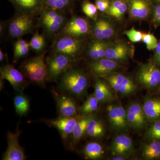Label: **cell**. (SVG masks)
Returning <instances> with one entry per match:
<instances>
[{"label":"cell","instance_id":"33","mask_svg":"<svg viewBox=\"0 0 160 160\" xmlns=\"http://www.w3.org/2000/svg\"><path fill=\"white\" fill-rule=\"evenodd\" d=\"M126 77L124 75L117 73L109 76L107 80L111 88L115 91L119 92L121 84Z\"/></svg>","mask_w":160,"mask_h":160},{"label":"cell","instance_id":"24","mask_svg":"<svg viewBox=\"0 0 160 160\" xmlns=\"http://www.w3.org/2000/svg\"><path fill=\"white\" fill-rule=\"evenodd\" d=\"M99 103V102L94 93L90 95L82 105L79 108V112L82 116L92 114V113L98 109Z\"/></svg>","mask_w":160,"mask_h":160},{"label":"cell","instance_id":"44","mask_svg":"<svg viewBox=\"0 0 160 160\" xmlns=\"http://www.w3.org/2000/svg\"><path fill=\"white\" fill-rule=\"evenodd\" d=\"M154 61L156 64L160 65V41L158 42L157 46L155 49Z\"/></svg>","mask_w":160,"mask_h":160},{"label":"cell","instance_id":"19","mask_svg":"<svg viewBox=\"0 0 160 160\" xmlns=\"http://www.w3.org/2000/svg\"><path fill=\"white\" fill-rule=\"evenodd\" d=\"M95 96L99 102H105L114 99V97L111 90L106 83L97 79L94 86Z\"/></svg>","mask_w":160,"mask_h":160},{"label":"cell","instance_id":"5","mask_svg":"<svg viewBox=\"0 0 160 160\" xmlns=\"http://www.w3.org/2000/svg\"><path fill=\"white\" fill-rule=\"evenodd\" d=\"M82 48V41L79 38L62 35L53 44L52 51L54 53L66 55L75 59Z\"/></svg>","mask_w":160,"mask_h":160},{"label":"cell","instance_id":"30","mask_svg":"<svg viewBox=\"0 0 160 160\" xmlns=\"http://www.w3.org/2000/svg\"><path fill=\"white\" fill-rule=\"evenodd\" d=\"M127 9L126 3L121 0H118L113 2L110 5L107 10L110 15L116 18H120L125 14Z\"/></svg>","mask_w":160,"mask_h":160},{"label":"cell","instance_id":"22","mask_svg":"<svg viewBox=\"0 0 160 160\" xmlns=\"http://www.w3.org/2000/svg\"><path fill=\"white\" fill-rule=\"evenodd\" d=\"M83 154L87 158L91 160L98 159L102 157L104 150L99 143L90 142L87 143L83 150Z\"/></svg>","mask_w":160,"mask_h":160},{"label":"cell","instance_id":"47","mask_svg":"<svg viewBox=\"0 0 160 160\" xmlns=\"http://www.w3.org/2000/svg\"><path fill=\"white\" fill-rule=\"evenodd\" d=\"M112 159L113 160H125V158H124V157L121 156H115V157L112 158Z\"/></svg>","mask_w":160,"mask_h":160},{"label":"cell","instance_id":"8","mask_svg":"<svg viewBox=\"0 0 160 160\" xmlns=\"http://www.w3.org/2000/svg\"><path fill=\"white\" fill-rule=\"evenodd\" d=\"M139 82L147 88L156 87L160 83V69L152 64L143 65L138 74Z\"/></svg>","mask_w":160,"mask_h":160},{"label":"cell","instance_id":"13","mask_svg":"<svg viewBox=\"0 0 160 160\" xmlns=\"http://www.w3.org/2000/svg\"><path fill=\"white\" fill-rule=\"evenodd\" d=\"M127 118L129 125L136 129H142L146 125L147 119L143 106L137 103H133L129 106Z\"/></svg>","mask_w":160,"mask_h":160},{"label":"cell","instance_id":"26","mask_svg":"<svg viewBox=\"0 0 160 160\" xmlns=\"http://www.w3.org/2000/svg\"><path fill=\"white\" fill-rule=\"evenodd\" d=\"M127 52L128 49L126 46L123 44H118L112 47L107 48L105 57L114 61L122 59L126 57Z\"/></svg>","mask_w":160,"mask_h":160},{"label":"cell","instance_id":"43","mask_svg":"<svg viewBox=\"0 0 160 160\" xmlns=\"http://www.w3.org/2000/svg\"><path fill=\"white\" fill-rule=\"evenodd\" d=\"M46 8L58 11V0H45Z\"/></svg>","mask_w":160,"mask_h":160},{"label":"cell","instance_id":"23","mask_svg":"<svg viewBox=\"0 0 160 160\" xmlns=\"http://www.w3.org/2000/svg\"><path fill=\"white\" fill-rule=\"evenodd\" d=\"M104 132L105 129L102 122L93 116L88 123L86 133L90 137L98 138L102 137Z\"/></svg>","mask_w":160,"mask_h":160},{"label":"cell","instance_id":"31","mask_svg":"<svg viewBox=\"0 0 160 160\" xmlns=\"http://www.w3.org/2000/svg\"><path fill=\"white\" fill-rule=\"evenodd\" d=\"M46 45L45 38L38 32L33 35L29 42L30 48L37 52H40L44 49Z\"/></svg>","mask_w":160,"mask_h":160},{"label":"cell","instance_id":"40","mask_svg":"<svg viewBox=\"0 0 160 160\" xmlns=\"http://www.w3.org/2000/svg\"><path fill=\"white\" fill-rule=\"evenodd\" d=\"M102 24L105 39L110 38L114 33L111 25L108 22L103 20H102Z\"/></svg>","mask_w":160,"mask_h":160},{"label":"cell","instance_id":"35","mask_svg":"<svg viewBox=\"0 0 160 160\" xmlns=\"http://www.w3.org/2000/svg\"><path fill=\"white\" fill-rule=\"evenodd\" d=\"M83 12L87 17L95 19L96 18L98 9L96 5L88 1L84 2L82 6Z\"/></svg>","mask_w":160,"mask_h":160},{"label":"cell","instance_id":"29","mask_svg":"<svg viewBox=\"0 0 160 160\" xmlns=\"http://www.w3.org/2000/svg\"><path fill=\"white\" fill-rule=\"evenodd\" d=\"M143 156L148 160L154 159L160 156V142H153L146 145L143 150Z\"/></svg>","mask_w":160,"mask_h":160},{"label":"cell","instance_id":"38","mask_svg":"<svg viewBox=\"0 0 160 160\" xmlns=\"http://www.w3.org/2000/svg\"><path fill=\"white\" fill-rule=\"evenodd\" d=\"M125 34L129 40L133 42H138L142 39L143 33L141 32L138 31L134 28L126 31Z\"/></svg>","mask_w":160,"mask_h":160},{"label":"cell","instance_id":"28","mask_svg":"<svg viewBox=\"0 0 160 160\" xmlns=\"http://www.w3.org/2000/svg\"><path fill=\"white\" fill-rule=\"evenodd\" d=\"M53 21L65 26L66 24V18L60 11L46 8L42 13L41 22L43 21Z\"/></svg>","mask_w":160,"mask_h":160},{"label":"cell","instance_id":"18","mask_svg":"<svg viewBox=\"0 0 160 160\" xmlns=\"http://www.w3.org/2000/svg\"><path fill=\"white\" fill-rule=\"evenodd\" d=\"M94 116L93 114L82 116L78 121L72 133V145H75L86 133L89 120Z\"/></svg>","mask_w":160,"mask_h":160},{"label":"cell","instance_id":"16","mask_svg":"<svg viewBox=\"0 0 160 160\" xmlns=\"http://www.w3.org/2000/svg\"><path fill=\"white\" fill-rule=\"evenodd\" d=\"M118 63L114 60L102 58L90 63L89 68L92 73L97 77L106 75L116 69Z\"/></svg>","mask_w":160,"mask_h":160},{"label":"cell","instance_id":"36","mask_svg":"<svg viewBox=\"0 0 160 160\" xmlns=\"http://www.w3.org/2000/svg\"><path fill=\"white\" fill-rule=\"evenodd\" d=\"M142 41L146 44L147 49L149 50H155L158 43L157 38L151 33H143Z\"/></svg>","mask_w":160,"mask_h":160},{"label":"cell","instance_id":"42","mask_svg":"<svg viewBox=\"0 0 160 160\" xmlns=\"http://www.w3.org/2000/svg\"><path fill=\"white\" fill-rule=\"evenodd\" d=\"M70 1V0H58V11H62L69 7L71 2Z\"/></svg>","mask_w":160,"mask_h":160},{"label":"cell","instance_id":"15","mask_svg":"<svg viewBox=\"0 0 160 160\" xmlns=\"http://www.w3.org/2000/svg\"><path fill=\"white\" fill-rule=\"evenodd\" d=\"M56 104L60 116L73 117L77 116L78 109L75 101L72 98L65 95L56 97Z\"/></svg>","mask_w":160,"mask_h":160},{"label":"cell","instance_id":"4","mask_svg":"<svg viewBox=\"0 0 160 160\" xmlns=\"http://www.w3.org/2000/svg\"><path fill=\"white\" fill-rule=\"evenodd\" d=\"M33 16L18 12L8 22V32L12 38H20L31 32L33 28Z\"/></svg>","mask_w":160,"mask_h":160},{"label":"cell","instance_id":"34","mask_svg":"<svg viewBox=\"0 0 160 160\" xmlns=\"http://www.w3.org/2000/svg\"><path fill=\"white\" fill-rule=\"evenodd\" d=\"M136 88L133 81L129 78L126 77L121 84L119 92L123 96L127 95L135 91Z\"/></svg>","mask_w":160,"mask_h":160},{"label":"cell","instance_id":"6","mask_svg":"<svg viewBox=\"0 0 160 160\" xmlns=\"http://www.w3.org/2000/svg\"><path fill=\"white\" fill-rule=\"evenodd\" d=\"M0 71L2 79L7 80L18 93H23L28 85L25 75L9 64L1 66Z\"/></svg>","mask_w":160,"mask_h":160},{"label":"cell","instance_id":"9","mask_svg":"<svg viewBox=\"0 0 160 160\" xmlns=\"http://www.w3.org/2000/svg\"><path fill=\"white\" fill-rule=\"evenodd\" d=\"M62 29V35L80 38L88 33L89 26L85 19L74 17L66 23Z\"/></svg>","mask_w":160,"mask_h":160},{"label":"cell","instance_id":"2","mask_svg":"<svg viewBox=\"0 0 160 160\" xmlns=\"http://www.w3.org/2000/svg\"><path fill=\"white\" fill-rule=\"evenodd\" d=\"M45 53L29 59L23 63V74L31 82L44 85L48 80L47 66L44 60Z\"/></svg>","mask_w":160,"mask_h":160},{"label":"cell","instance_id":"32","mask_svg":"<svg viewBox=\"0 0 160 160\" xmlns=\"http://www.w3.org/2000/svg\"><path fill=\"white\" fill-rule=\"evenodd\" d=\"M40 22L43 29L49 35H53L57 33L64 26L62 24L53 21H43Z\"/></svg>","mask_w":160,"mask_h":160},{"label":"cell","instance_id":"3","mask_svg":"<svg viewBox=\"0 0 160 160\" xmlns=\"http://www.w3.org/2000/svg\"><path fill=\"white\" fill-rule=\"evenodd\" d=\"M74 60L66 55L54 53L46 61L48 80L56 82L65 72L72 68Z\"/></svg>","mask_w":160,"mask_h":160},{"label":"cell","instance_id":"17","mask_svg":"<svg viewBox=\"0 0 160 160\" xmlns=\"http://www.w3.org/2000/svg\"><path fill=\"white\" fill-rule=\"evenodd\" d=\"M142 106L147 119L154 121L160 119V98L148 99Z\"/></svg>","mask_w":160,"mask_h":160},{"label":"cell","instance_id":"10","mask_svg":"<svg viewBox=\"0 0 160 160\" xmlns=\"http://www.w3.org/2000/svg\"><path fill=\"white\" fill-rule=\"evenodd\" d=\"M108 117L111 126L118 131L127 129L128 124L127 112L121 106L111 105L107 107Z\"/></svg>","mask_w":160,"mask_h":160},{"label":"cell","instance_id":"21","mask_svg":"<svg viewBox=\"0 0 160 160\" xmlns=\"http://www.w3.org/2000/svg\"><path fill=\"white\" fill-rule=\"evenodd\" d=\"M106 43L101 40L93 41L89 45L88 49V55L91 59L95 60H99L105 57V52L107 49Z\"/></svg>","mask_w":160,"mask_h":160},{"label":"cell","instance_id":"46","mask_svg":"<svg viewBox=\"0 0 160 160\" xmlns=\"http://www.w3.org/2000/svg\"><path fill=\"white\" fill-rule=\"evenodd\" d=\"M5 58V54L3 52L2 49H0V62H2Z\"/></svg>","mask_w":160,"mask_h":160},{"label":"cell","instance_id":"37","mask_svg":"<svg viewBox=\"0 0 160 160\" xmlns=\"http://www.w3.org/2000/svg\"><path fill=\"white\" fill-rule=\"evenodd\" d=\"M147 135L149 138L153 141L160 140V121L157 120L148 129Z\"/></svg>","mask_w":160,"mask_h":160},{"label":"cell","instance_id":"45","mask_svg":"<svg viewBox=\"0 0 160 160\" xmlns=\"http://www.w3.org/2000/svg\"><path fill=\"white\" fill-rule=\"evenodd\" d=\"M154 17L156 22L160 23V5L157 6L155 9Z\"/></svg>","mask_w":160,"mask_h":160},{"label":"cell","instance_id":"39","mask_svg":"<svg viewBox=\"0 0 160 160\" xmlns=\"http://www.w3.org/2000/svg\"><path fill=\"white\" fill-rule=\"evenodd\" d=\"M93 32L95 36L99 40H102L105 39L104 32H103L102 20H99L95 24L93 28Z\"/></svg>","mask_w":160,"mask_h":160},{"label":"cell","instance_id":"41","mask_svg":"<svg viewBox=\"0 0 160 160\" xmlns=\"http://www.w3.org/2000/svg\"><path fill=\"white\" fill-rule=\"evenodd\" d=\"M95 5L98 10L102 12L107 11L110 6L109 0H96Z\"/></svg>","mask_w":160,"mask_h":160},{"label":"cell","instance_id":"11","mask_svg":"<svg viewBox=\"0 0 160 160\" xmlns=\"http://www.w3.org/2000/svg\"><path fill=\"white\" fill-rule=\"evenodd\" d=\"M18 12L35 15L42 13L46 7L45 0H9Z\"/></svg>","mask_w":160,"mask_h":160},{"label":"cell","instance_id":"7","mask_svg":"<svg viewBox=\"0 0 160 160\" xmlns=\"http://www.w3.org/2000/svg\"><path fill=\"white\" fill-rule=\"evenodd\" d=\"M21 131L17 129L15 132L9 131L7 133V149L3 154V160H25L26 157L22 147L19 143Z\"/></svg>","mask_w":160,"mask_h":160},{"label":"cell","instance_id":"1","mask_svg":"<svg viewBox=\"0 0 160 160\" xmlns=\"http://www.w3.org/2000/svg\"><path fill=\"white\" fill-rule=\"evenodd\" d=\"M88 86V80L85 73L71 68L61 76L60 89L63 91L82 98L85 96Z\"/></svg>","mask_w":160,"mask_h":160},{"label":"cell","instance_id":"14","mask_svg":"<svg viewBox=\"0 0 160 160\" xmlns=\"http://www.w3.org/2000/svg\"><path fill=\"white\" fill-rule=\"evenodd\" d=\"M133 149L132 141L126 135H118L112 141L111 152L114 156H127L131 154Z\"/></svg>","mask_w":160,"mask_h":160},{"label":"cell","instance_id":"12","mask_svg":"<svg viewBox=\"0 0 160 160\" xmlns=\"http://www.w3.org/2000/svg\"><path fill=\"white\" fill-rule=\"evenodd\" d=\"M78 117H61L49 121V124L58 129L63 139L66 140L71 135L78 121Z\"/></svg>","mask_w":160,"mask_h":160},{"label":"cell","instance_id":"20","mask_svg":"<svg viewBox=\"0 0 160 160\" xmlns=\"http://www.w3.org/2000/svg\"><path fill=\"white\" fill-rule=\"evenodd\" d=\"M130 13L134 18H146L149 13V6L144 0H132Z\"/></svg>","mask_w":160,"mask_h":160},{"label":"cell","instance_id":"27","mask_svg":"<svg viewBox=\"0 0 160 160\" xmlns=\"http://www.w3.org/2000/svg\"><path fill=\"white\" fill-rule=\"evenodd\" d=\"M30 47L29 43L21 38H18L14 43L13 47V62H16L28 54Z\"/></svg>","mask_w":160,"mask_h":160},{"label":"cell","instance_id":"48","mask_svg":"<svg viewBox=\"0 0 160 160\" xmlns=\"http://www.w3.org/2000/svg\"><path fill=\"white\" fill-rule=\"evenodd\" d=\"M158 1L159 2H160V0H158Z\"/></svg>","mask_w":160,"mask_h":160},{"label":"cell","instance_id":"25","mask_svg":"<svg viewBox=\"0 0 160 160\" xmlns=\"http://www.w3.org/2000/svg\"><path fill=\"white\" fill-rule=\"evenodd\" d=\"M13 102L16 113L20 116L28 113L30 108V102L28 98L23 93H19L14 98Z\"/></svg>","mask_w":160,"mask_h":160}]
</instances>
